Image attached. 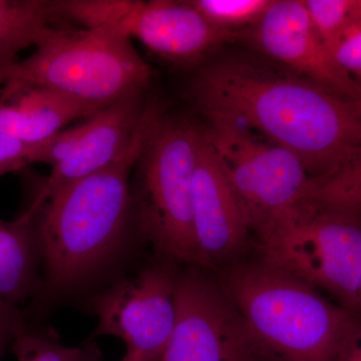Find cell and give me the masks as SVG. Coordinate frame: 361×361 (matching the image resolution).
<instances>
[{
  "mask_svg": "<svg viewBox=\"0 0 361 361\" xmlns=\"http://www.w3.org/2000/svg\"><path fill=\"white\" fill-rule=\"evenodd\" d=\"M190 94L209 122L257 130L293 154L311 179L361 154V101L336 96L266 56L214 61L199 71Z\"/></svg>",
  "mask_w": 361,
  "mask_h": 361,
  "instance_id": "1",
  "label": "cell"
},
{
  "mask_svg": "<svg viewBox=\"0 0 361 361\" xmlns=\"http://www.w3.org/2000/svg\"><path fill=\"white\" fill-rule=\"evenodd\" d=\"M161 116L149 104L132 146L113 165L71 183L35 210L45 293L65 296L80 290L120 253L130 213V172L145 142Z\"/></svg>",
  "mask_w": 361,
  "mask_h": 361,
  "instance_id": "2",
  "label": "cell"
},
{
  "mask_svg": "<svg viewBox=\"0 0 361 361\" xmlns=\"http://www.w3.org/2000/svg\"><path fill=\"white\" fill-rule=\"evenodd\" d=\"M218 270L263 361H336L355 313L262 259Z\"/></svg>",
  "mask_w": 361,
  "mask_h": 361,
  "instance_id": "3",
  "label": "cell"
},
{
  "mask_svg": "<svg viewBox=\"0 0 361 361\" xmlns=\"http://www.w3.org/2000/svg\"><path fill=\"white\" fill-rule=\"evenodd\" d=\"M151 78L130 37L111 28L54 26L28 58L0 70V85H44L101 109L144 94Z\"/></svg>",
  "mask_w": 361,
  "mask_h": 361,
  "instance_id": "4",
  "label": "cell"
},
{
  "mask_svg": "<svg viewBox=\"0 0 361 361\" xmlns=\"http://www.w3.org/2000/svg\"><path fill=\"white\" fill-rule=\"evenodd\" d=\"M201 130L161 116L135 161L130 185L140 232L160 258L199 267L193 177Z\"/></svg>",
  "mask_w": 361,
  "mask_h": 361,
  "instance_id": "5",
  "label": "cell"
},
{
  "mask_svg": "<svg viewBox=\"0 0 361 361\" xmlns=\"http://www.w3.org/2000/svg\"><path fill=\"white\" fill-rule=\"evenodd\" d=\"M262 260L329 292L355 313L361 280V224L307 207L271 221L255 235Z\"/></svg>",
  "mask_w": 361,
  "mask_h": 361,
  "instance_id": "6",
  "label": "cell"
},
{
  "mask_svg": "<svg viewBox=\"0 0 361 361\" xmlns=\"http://www.w3.org/2000/svg\"><path fill=\"white\" fill-rule=\"evenodd\" d=\"M235 195L249 232L305 206L311 178L293 154L224 121L203 130Z\"/></svg>",
  "mask_w": 361,
  "mask_h": 361,
  "instance_id": "7",
  "label": "cell"
},
{
  "mask_svg": "<svg viewBox=\"0 0 361 361\" xmlns=\"http://www.w3.org/2000/svg\"><path fill=\"white\" fill-rule=\"evenodd\" d=\"M174 303V329L161 361H263L241 313L208 270L178 271Z\"/></svg>",
  "mask_w": 361,
  "mask_h": 361,
  "instance_id": "8",
  "label": "cell"
},
{
  "mask_svg": "<svg viewBox=\"0 0 361 361\" xmlns=\"http://www.w3.org/2000/svg\"><path fill=\"white\" fill-rule=\"evenodd\" d=\"M134 277L125 278L92 297L90 310L99 318L87 341L99 336L122 339L127 355L161 360L174 329L177 263L161 258Z\"/></svg>",
  "mask_w": 361,
  "mask_h": 361,
  "instance_id": "9",
  "label": "cell"
},
{
  "mask_svg": "<svg viewBox=\"0 0 361 361\" xmlns=\"http://www.w3.org/2000/svg\"><path fill=\"white\" fill-rule=\"evenodd\" d=\"M101 27L135 37L157 56L191 65L220 45L239 37L206 20L189 1L106 0Z\"/></svg>",
  "mask_w": 361,
  "mask_h": 361,
  "instance_id": "10",
  "label": "cell"
},
{
  "mask_svg": "<svg viewBox=\"0 0 361 361\" xmlns=\"http://www.w3.org/2000/svg\"><path fill=\"white\" fill-rule=\"evenodd\" d=\"M239 37L266 58L336 96L361 101V85L337 65L311 23L304 0H272L260 20Z\"/></svg>",
  "mask_w": 361,
  "mask_h": 361,
  "instance_id": "11",
  "label": "cell"
},
{
  "mask_svg": "<svg viewBox=\"0 0 361 361\" xmlns=\"http://www.w3.org/2000/svg\"><path fill=\"white\" fill-rule=\"evenodd\" d=\"M192 202L199 268L218 270L236 262L250 243V232L219 160L202 130Z\"/></svg>",
  "mask_w": 361,
  "mask_h": 361,
  "instance_id": "12",
  "label": "cell"
},
{
  "mask_svg": "<svg viewBox=\"0 0 361 361\" xmlns=\"http://www.w3.org/2000/svg\"><path fill=\"white\" fill-rule=\"evenodd\" d=\"M148 108L142 94H137L85 120L75 149L51 168V175L35 197V203L42 205L61 188L96 174L120 160L141 130Z\"/></svg>",
  "mask_w": 361,
  "mask_h": 361,
  "instance_id": "13",
  "label": "cell"
},
{
  "mask_svg": "<svg viewBox=\"0 0 361 361\" xmlns=\"http://www.w3.org/2000/svg\"><path fill=\"white\" fill-rule=\"evenodd\" d=\"M0 87V133L26 144L49 141L104 110L44 85L13 80Z\"/></svg>",
  "mask_w": 361,
  "mask_h": 361,
  "instance_id": "14",
  "label": "cell"
},
{
  "mask_svg": "<svg viewBox=\"0 0 361 361\" xmlns=\"http://www.w3.org/2000/svg\"><path fill=\"white\" fill-rule=\"evenodd\" d=\"M42 256L35 210L18 219H0V301L18 306L42 288Z\"/></svg>",
  "mask_w": 361,
  "mask_h": 361,
  "instance_id": "15",
  "label": "cell"
},
{
  "mask_svg": "<svg viewBox=\"0 0 361 361\" xmlns=\"http://www.w3.org/2000/svg\"><path fill=\"white\" fill-rule=\"evenodd\" d=\"M56 18L54 1L0 0V70L20 61L23 49L37 47Z\"/></svg>",
  "mask_w": 361,
  "mask_h": 361,
  "instance_id": "16",
  "label": "cell"
},
{
  "mask_svg": "<svg viewBox=\"0 0 361 361\" xmlns=\"http://www.w3.org/2000/svg\"><path fill=\"white\" fill-rule=\"evenodd\" d=\"M305 205L312 212L361 224V154L332 174L311 179Z\"/></svg>",
  "mask_w": 361,
  "mask_h": 361,
  "instance_id": "17",
  "label": "cell"
},
{
  "mask_svg": "<svg viewBox=\"0 0 361 361\" xmlns=\"http://www.w3.org/2000/svg\"><path fill=\"white\" fill-rule=\"evenodd\" d=\"M13 351L18 361H92L101 356L92 342L80 348H70L61 343L54 330L26 326L14 338Z\"/></svg>",
  "mask_w": 361,
  "mask_h": 361,
  "instance_id": "18",
  "label": "cell"
},
{
  "mask_svg": "<svg viewBox=\"0 0 361 361\" xmlns=\"http://www.w3.org/2000/svg\"><path fill=\"white\" fill-rule=\"evenodd\" d=\"M212 25L235 32L250 27L272 4V0H189Z\"/></svg>",
  "mask_w": 361,
  "mask_h": 361,
  "instance_id": "19",
  "label": "cell"
},
{
  "mask_svg": "<svg viewBox=\"0 0 361 361\" xmlns=\"http://www.w3.org/2000/svg\"><path fill=\"white\" fill-rule=\"evenodd\" d=\"M360 0H304L311 23L327 49L348 26Z\"/></svg>",
  "mask_w": 361,
  "mask_h": 361,
  "instance_id": "20",
  "label": "cell"
},
{
  "mask_svg": "<svg viewBox=\"0 0 361 361\" xmlns=\"http://www.w3.org/2000/svg\"><path fill=\"white\" fill-rule=\"evenodd\" d=\"M329 51L337 65L361 85V0L345 30Z\"/></svg>",
  "mask_w": 361,
  "mask_h": 361,
  "instance_id": "21",
  "label": "cell"
},
{
  "mask_svg": "<svg viewBox=\"0 0 361 361\" xmlns=\"http://www.w3.org/2000/svg\"><path fill=\"white\" fill-rule=\"evenodd\" d=\"M44 142L26 144L0 133V177L37 163Z\"/></svg>",
  "mask_w": 361,
  "mask_h": 361,
  "instance_id": "22",
  "label": "cell"
},
{
  "mask_svg": "<svg viewBox=\"0 0 361 361\" xmlns=\"http://www.w3.org/2000/svg\"><path fill=\"white\" fill-rule=\"evenodd\" d=\"M25 327V320L18 306L0 301V358L6 346Z\"/></svg>",
  "mask_w": 361,
  "mask_h": 361,
  "instance_id": "23",
  "label": "cell"
},
{
  "mask_svg": "<svg viewBox=\"0 0 361 361\" xmlns=\"http://www.w3.org/2000/svg\"><path fill=\"white\" fill-rule=\"evenodd\" d=\"M336 361H361L360 318L344 337Z\"/></svg>",
  "mask_w": 361,
  "mask_h": 361,
  "instance_id": "24",
  "label": "cell"
},
{
  "mask_svg": "<svg viewBox=\"0 0 361 361\" xmlns=\"http://www.w3.org/2000/svg\"><path fill=\"white\" fill-rule=\"evenodd\" d=\"M99 360H101V356L94 358V360H92V361H99ZM122 361H161V360H152V358H145L140 357V356L126 355Z\"/></svg>",
  "mask_w": 361,
  "mask_h": 361,
  "instance_id": "25",
  "label": "cell"
},
{
  "mask_svg": "<svg viewBox=\"0 0 361 361\" xmlns=\"http://www.w3.org/2000/svg\"><path fill=\"white\" fill-rule=\"evenodd\" d=\"M355 315L361 319V280L360 284V288L357 292V304H356Z\"/></svg>",
  "mask_w": 361,
  "mask_h": 361,
  "instance_id": "26",
  "label": "cell"
}]
</instances>
